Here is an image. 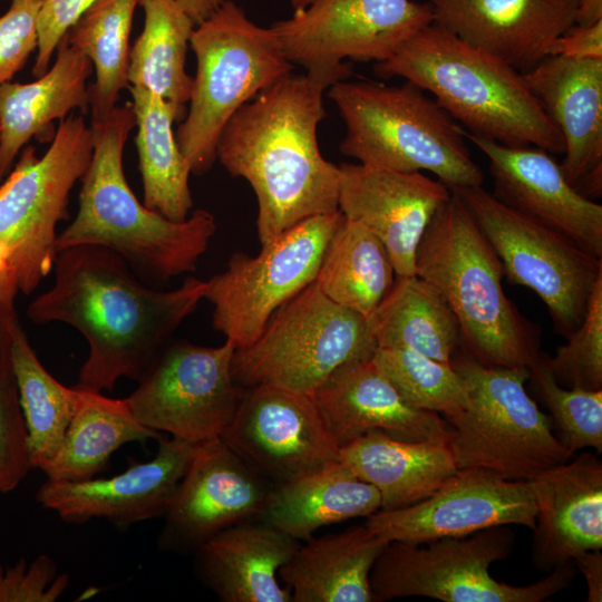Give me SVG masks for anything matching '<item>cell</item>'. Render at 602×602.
I'll use <instances>...</instances> for the list:
<instances>
[{"mask_svg": "<svg viewBox=\"0 0 602 602\" xmlns=\"http://www.w3.org/2000/svg\"><path fill=\"white\" fill-rule=\"evenodd\" d=\"M388 541L366 524L311 537L280 569L292 602H376L371 569Z\"/></svg>", "mask_w": 602, "mask_h": 602, "instance_id": "obj_29", "label": "cell"}, {"mask_svg": "<svg viewBox=\"0 0 602 602\" xmlns=\"http://www.w3.org/2000/svg\"><path fill=\"white\" fill-rule=\"evenodd\" d=\"M51 287L28 305L38 324L78 330L89 352L79 390H113L119 378L138 380L205 297L206 281L187 276L168 291L143 281L118 254L97 245L57 253Z\"/></svg>", "mask_w": 602, "mask_h": 602, "instance_id": "obj_1", "label": "cell"}, {"mask_svg": "<svg viewBox=\"0 0 602 602\" xmlns=\"http://www.w3.org/2000/svg\"><path fill=\"white\" fill-rule=\"evenodd\" d=\"M469 210L496 252L506 279L533 290L555 332L567 338L582 322L602 276V258L503 204L483 186L448 187Z\"/></svg>", "mask_w": 602, "mask_h": 602, "instance_id": "obj_12", "label": "cell"}, {"mask_svg": "<svg viewBox=\"0 0 602 602\" xmlns=\"http://www.w3.org/2000/svg\"><path fill=\"white\" fill-rule=\"evenodd\" d=\"M43 0H11L0 16V85L11 81L38 48V17Z\"/></svg>", "mask_w": 602, "mask_h": 602, "instance_id": "obj_43", "label": "cell"}, {"mask_svg": "<svg viewBox=\"0 0 602 602\" xmlns=\"http://www.w3.org/2000/svg\"><path fill=\"white\" fill-rule=\"evenodd\" d=\"M602 21V0H579L574 25L588 27Z\"/></svg>", "mask_w": 602, "mask_h": 602, "instance_id": "obj_50", "label": "cell"}, {"mask_svg": "<svg viewBox=\"0 0 602 602\" xmlns=\"http://www.w3.org/2000/svg\"><path fill=\"white\" fill-rule=\"evenodd\" d=\"M272 487L221 437L196 445L164 514L159 546L194 553L223 530L259 520Z\"/></svg>", "mask_w": 602, "mask_h": 602, "instance_id": "obj_18", "label": "cell"}, {"mask_svg": "<svg viewBox=\"0 0 602 602\" xmlns=\"http://www.w3.org/2000/svg\"><path fill=\"white\" fill-rule=\"evenodd\" d=\"M19 323L14 301L0 299V493L16 489L31 469L12 359Z\"/></svg>", "mask_w": 602, "mask_h": 602, "instance_id": "obj_40", "label": "cell"}, {"mask_svg": "<svg viewBox=\"0 0 602 602\" xmlns=\"http://www.w3.org/2000/svg\"><path fill=\"white\" fill-rule=\"evenodd\" d=\"M292 14L270 26L284 57L310 69L344 59L381 62L434 22L428 2L414 0H290Z\"/></svg>", "mask_w": 602, "mask_h": 602, "instance_id": "obj_15", "label": "cell"}, {"mask_svg": "<svg viewBox=\"0 0 602 602\" xmlns=\"http://www.w3.org/2000/svg\"><path fill=\"white\" fill-rule=\"evenodd\" d=\"M137 133L135 144L143 181V203L172 221L192 213L191 168L173 130V105L138 86H129Z\"/></svg>", "mask_w": 602, "mask_h": 602, "instance_id": "obj_31", "label": "cell"}, {"mask_svg": "<svg viewBox=\"0 0 602 602\" xmlns=\"http://www.w3.org/2000/svg\"><path fill=\"white\" fill-rule=\"evenodd\" d=\"M464 135L488 159L498 201L602 258V205L576 191L551 153Z\"/></svg>", "mask_w": 602, "mask_h": 602, "instance_id": "obj_21", "label": "cell"}, {"mask_svg": "<svg viewBox=\"0 0 602 602\" xmlns=\"http://www.w3.org/2000/svg\"><path fill=\"white\" fill-rule=\"evenodd\" d=\"M376 348L367 318L312 282L273 313L253 343L235 350L232 375L242 388L272 383L313 395L338 368L371 358Z\"/></svg>", "mask_w": 602, "mask_h": 602, "instance_id": "obj_10", "label": "cell"}, {"mask_svg": "<svg viewBox=\"0 0 602 602\" xmlns=\"http://www.w3.org/2000/svg\"><path fill=\"white\" fill-rule=\"evenodd\" d=\"M378 348L409 349L450 363L460 348L458 321L441 295L419 276H397L367 318Z\"/></svg>", "mask_w": 602, "mask_h": 602, "instance_id": "obj_33", "label": "cell"}, {"mask_svg": "<svg viewBox=\"0 0 602 602\" xmlns=\"http://www.w3.org/2000/svg\"><path fill=\"white\" fill-rule=\"evenodd\" d=\"M154 458L109 478L47 479L37 502L68 523L103 518L118 527L164 516L194 456L196 445L158 439Z\"/></svg>", "mask_w": 602, "mask_h": 602, "instance_id": "obj_20", "label": "cell"}, {"mask_svg": "<svg viewBox=\"0 0 602 602\" xmlns=\"http://www.w3.org/2000/svg\"><path fill=\"white\" fill-rule=\"evenodd\" d=\"M415 274L448 304L459 324L460 348L480 363L528 368L537 359V329L505 294L499 258L453 192L421 237Z\"/></svg>", "mask_w": 602, "mask_h": 602, "instance_id": "obj_5", "label": "cell"}, {"mask_svg": "<svg viewBox=\"0 0 602 602\" xmlns=\"http://www.w3.org/2000/svg\"><path fill=\"white\" fill-rule=\"evenodd\" d=\"M371 360L412 407L441 414L459 412L467 400L463 377L444 363L404 348H376Z\"/></svg>", "mask_w": 602, "mask_h": 602, "instance_id": "obj_38", "label": "cell"}, {"mask_svg": "<svg viewBox=\"0 0 602 602\" xmlns=\"http://www.w3.org/2000/svg\"><path fill=\"white\" fill-rule=\"evenodd\" d=\"M313 397L339 448L372 430L409 441L450 436L444 417L409 405L371 358L338 368Z\"/></svg>", "mask_w": 602, "mask_h": 602, "instance_id": "obj_23", "label": "cell"}, {"mask_svg": "<svg viewBox=\"0 0 602 602\" xmlns=\"http://www.w3.org/2000/svg\"><path fill=\"white\" fill-rule=\"evenodd\" d=\"M221 438L273 485L339 460L313 395L272 383L243 388Z\"/></svg>", "mask_w": 602, "mask_h": 602, "instance_id": "obj_16", "label": "cell"}, {"mask_svg": "<svg viewBox=\"0 0 602 602\" xmlns=\"http://www.w3.org/2000/svg\"><path fill=\"white\" fill-rule=\"evenodd\" d=\"M68 584L69 575L58 574L54 560L46 554L30 564L22 559L8 569L0 563V602H55Z\"/></svg>", "mask_w": 602, "mask_h": 602, "instance_id": "obj_42", "label": "cell"}, {"mask_svg": "<svg viewBox=\"0 0 602 602\" xmlns=\"http://www.w3.org/2000/svg\"><path fill=\"white\" fill-rule=\"evenodd\" d=\"M12 359L30 465L41 469L60 448L78 391L60 383L43 367L20 323L13 336Z\"/></svg>", "mask_w": 602, "mask_h": 602, "instance_id": "obj_37", "label": "cell"}, {"mask_svg": "<svg viewBox=\"0 0 602 602\" xmlns=\"http://www.w3.org/2000/svg\"><path fill=\"white\" fill-rule=\"evenodd\" d=\"M381 507L379 492L340 460L273 485L259 517L288 536L307 541L324 526L368 517Z\"/></svg>", "mask_w": 602, "mask_h": 602, "instance_id": "obj_30", "label": "cell"}, {"mask_svg": "<svg viewBox=\"0 0 602 602\" xmlns=\"http://www.w3.org/2000/svg\"><path fill=\"white\" fill-rule=\"evenodd\" d=\"M450 365L467 388L464 408L444 417L458 469L477 468L505 479L530 480L574 456L527 392V367L486 366L462 348Z\"/></svg>", "mask_w": 602, "mask_h": 602, "instance_id": "obj_7", "label": "cell"}, {"mask_svg": "<svg viewBox=\"0 0 602 602\" xmlns=\"http://www.w3.org/2000/svg\"><path fill=\"white\" fill-rule=\"evenodd\" d=\"M144 27L129 49L127 81L173 105L178 122L187 111L193 77L186 54L195 23L176 0H138Z\"/></svg>", "mask_w": 602, "mask_h": 602, "instance_id": "obj_34", "label": "cell"}, {"mask_svg": "<svg viewBox=\"0 0 602 602\" xmlns=\"http://www.w3.org/2000/svg\"><path fill=\"white\" fill-rule=\"evenodd\" d=\"M346 134L340 152L359 163L398 172L427 171L447 187L482 186L464 128L412 82L338 80L328 88Z\"/></svg>", "mask_w": 602, "mask_h": 602, "instance_id": "obj_6", "label": "cell"}, {"mask_svg": "<svg viewBox=\"0 0 602 602\" xmlns=\"http://www.w3.org/2000/svg\"><path fill=\"white\" fill-rule=\"evenodd\" d=\"M584 197L595 201L602 195V164L586 172L573 185Z\"/></svg>", "mask_w": 602, "mask_h": 602, "instance_id": "obj_49", "label": "cell"}, {"mask_svg": "<svg viewBox=\"0 0 602 602\" xmlns=\"http://www.w3.org/2000/svg\"><path fill=\"white\" fill-rule=\"evenodd\" d=\"M350 74L348 64L291 72L244 104L222 129L216 161L253 188L261 244L339 210L340 167L322 156L317 130L327 116L324 91Z\"/></svg>", "mask_w": 602, "mask_h": 602, "instance_id": "obj_2", "label": "cell"}, {"mask_svg": "<svg viewBox=\"0 0 602 602\" xmlns=\"http://www.w3.org/2000/svg\"><path fill=\"white\" fill-rule=\"evenodd\" d=\"M547 56L602 59V21L588 27L573 25L548 45Z\"/></svg>", "mask_w": 602, "mask_h": 602, "instance_id": "obj_45", "label": "cell"}, {"mask_svg": "<svg viewBox=\"0 0 602 602\" xmlns=\"http://www.w3.org/2000/svg\"><path fill=\"white\" fill-rule=\"evenodd\" d=\"M95 0H43L38 17V48L32 75L48 69L62 38Z\"/></svg>", "mask_w": 602, "mask_h": 602, "instance_id": "obj_44", "label": "cell"}, {"mask_svg": "<svg viewBox=\"0 0 602 602\" xmlns=\"http://www.w3.org/2000/svg\"><path fill=\"white\" fill-rule=\"evenodd\" d=\"M196 57L188 108L175 136L191 173L216 161L219 136L231 117L260 91L291 74L294 65L269 28L254 23L232 0L195 26Z\"/></svg>", "mask_w": 602, "mask_h": 602, "instance_id": "obj_8", "label": "cell"}, {"mask_svg": "<svg viewBox=\"0 0 602 602\" xmlns=\"http://www.w3.org/2000/svg\"><path fill=\"white\" fill-rule=\"evenodd\" d=\"M535 503L532 561L550 572L602 547V463L582 453L530 479Z\"/></svg>", "mask_w": 602, "mask_h": 602, "instance_id": "obj_24", "label": "cell"}, {"mask_svg": "<svg viewBox=\"0 0 602 602\" xmlns=\"http://www.w3.org/2000/svg\"><path fill=\"white\" fill-rule=\"evenodd\" d=\"M93 153V133L82 115L59 122L41 156L25 146L0 183V245L8 253L18 290L32 293L52 271L58 223L69 219V196L85 174Z\"/></svg>", "mask_w": 602, "mask_h": 602, "instance_id": "obj_11", "label": "cell"}, {"mask_svg": "<svg viewBox=\"0 0 602 602\" xmlns=\"http://www.w3.org/2000/svg\"><path fill=\"white\" fill-rule=\"evenodd\" d=\"M195 26L207 19L229 0H176Z\"/></svg>", "mask_w": 602, "mask_h": 602, "instance_id": "obj_47", "label": "cell"}, {"mask_svg": "<svg viewBox=\"0 0 602 602\" xmlns=\"http://www.w3.org/2000/svg\"><path fill=\"white\" fill-rule=\"evenodd\" d=\"M395 279L380 240L362 224L344 217L326 249L314 282L329 299L368 318Z\"/></svg>", "mask_w": 602, "mask_h": 602, "instance_id": "obj_35", "label": "cell"}, {"mask_svg": "<svg viewBox=\"0 0 602 602\" xmlns=\"http://www.w3.org/2000/svg\"><path fill=\"white\" fill-rule=\"evenodd\" d=\"M298 541L260 521L230 526L194 553L203 580L224 602H292L279 583L280 569Z\"/></svg>", "mask_w": 602, "mask_h": 602, "instance_id": "obj_27", "label": "cell"}, {"mask_svg": "<svg viewBox=\"0 0 602 602\" xmlns=\"http://www.w3.org/2000/svg\"><path fill=\"white\" fill-rule=\"evenodd\" d=\"M233 342L207 347L167 343L125 398L143 426L193 445L220 438L235 414L243 388L232 375Z\"/></svg>", "mask_w": 602, "mask_h": 602, "instance_id": "obj_14", "label": "cell"}, {"mask_svg": "<svg viewBox=\"0 0 602 602\" xmlns=\"http://www.w3.org/2000/svg\"><path fill=\"white\" fill-rule=\"evenodd\" d=\"M530 389L547 409L551 427L574 455L584 448L602 453V390L565 388L544 363L542 352L528 367Z\"/></svg>", "mask_w": 602, "mask_h": 602, "instance_id": "obj_39", "label": "cell"}, {"mask_svg": "<svg viewBox=\"0 0 602 602\" xmlns=\"http://www.w3.org/2000/svg\"><path fill=\"white\" fill-rule=\"evenodd\" d=\"M138 0H95L66 33L69 46L93 64L91 120L107 116L128 89L129 36Z\"/></svg>", "mask_w": 602, "mask_h": 602, "instance_id": "obj_36", "label": "cell"}, {"mask_svg": "<svg viewBox=\"0 0 602 602\" xmlns=\"http://www.w3.org/2000/svg\"><path fill=\"white\" fill-rule=\"evenodd\" d=\"M135 127L130 101L91 120L93 153L81 177L76 217L56 240L57 253L77 245H97L123 258L146 283L165 282L193 272L216 231L206 210L172 221L140 203L129 187L123 153Z\"/></svg>", "mask_w": 602, "mask_h": 602, "instance_id": "obj_3", "label": "cell"}, {"mask_svg": "<svg viewBox=\"0 0 602 602\" xmlns=\"http://www.w3.org/2000/svg\"><path fill=\"white\" fill-rule=\"evenodd\" d=\"M339 460L377 488L380 509L420 502L458 470L448 439L409 441L379 430L340 447Z\"/></svg>", "mask_w": 602, "mask_h": 602, "instance_id": "obj_28", "label": "cell"}, {"mask_svg": "<svg viewBox=\"0 0 602 602\" xmlns=\"http://www.w3.org/2000/svg\"><path fill=\"white\" fill-rule=\"evenodd\" d=\"M573 564L585 579L588 602L602 601V553L601 550L585 551L573 559Z\"/></svg>", "mask_w": 602, "mask_h": 602, "instance_id": "obj_46", "label": "cell"}, {"mask_svg": "<svg viewBox=\"0 0 602 602\" xmlns=\"http://www.w3.org/2000/svg\"><path fill=\"white\" fill-rule=\"evenodd\" d=\"M383 78L400 77L433 98L469 134L507 146L564 154L563 137L523 74L433 22L389 59Z\"/></svg>", "mask_w": 602, "mask_h": 602, "instance_id": "obj_4", "label": "cell"}, {"mask_svg": "<svg viewBox=\"0 0 602 602\" xmlns=\"http://www.w3.org/2000/svg\"><path fill=\"white\" fill-rule=\"evenodd\" d=\"M522 74L563 137L560 165L574 185L602 164V59L547 56Z\"/></svg>", "mask_w": 602, "mask_h": 602, "instance_id": "obj_25", "label": "cell"}, {"mask_svg": "<svg viewBox=\"0 0 602 602\" xmlns=\"http://www.w3.org/2000/svg\"><path fill=\"white\" fill-rule=\"evenodd\" d=\"M338 208L375 234L386 247L397 276L415 275L421 237L452 192L421 172H398L341 164Z\"/></svg>", "mask_w": 602, "mask_h": 602, "instance_id": "obj_19", "label": "cell"}, {"mask_svg": "<svg viewBox=\"0 0 602 602\" xmlns=\"http://www.w3.org/2000/svg\"><path fill=\"white\" fill-rule=\"evenodd\" d=\"M343 219L339 210L314 215L262 244L255 256L232 254L225 270L206 281L213 328L236 349L253 343L273 313L314 282Z\"/></svg>", "mask_w": 602, "mask_h": 602, "instance_id": "obj_13", "label": "cell"}, {"mask_svg": "<svg viewBox=\"0 0 602 602\" xmlns=\"http://www.w3.org/2000/svg\"><path fill=\"white\" fill-rule=\"evenodd\" d=\"M75 411L55 457L41 470L51 480L93 478L110 456L132 441L161 439L158 431L143 426L126 399L77 389Z\"/></svg>", "mask_w": 602, "mask_h": 602, "instance_id": "obj_32", "label": "cell"}, {"mask_svg": "<svg viewBox=\"0 0 602 602\" xmlns=\"http://www.w3.org/2000/svg\"><path fill=\"white\" fill-rule=\"evenodd\" d=\"M514 542L509 525L426 543L390 541L371 569V591L376 602L406 596L444 602H542L572 582L573 562L524 586L493 577L491 565L505 560Z\"/></svg>", "mask_w": 602, "mask_h": 602, "instance_id": "obj_9", "label": "cell"}, {"mask_svg": "<svg viewBox=\"0 0 602 602\" xmlns=\"http://www.w3.org/2000/svg\"><path fill=\"white\" fill-rule=\"evenodd\" d=\"M536 512L530 480L464 468L427 498L401 508L379 509L365 524L388 542L426 543L501 525L533 530Z\"/></svg>", "mask_w": 602, "mask_h": 602, "instance_id": "obj_17", "label": "cell"}, {"mask_svg": "<svg viewBox=\"0 0 602 602\" xmlns=\"http://www.w3.org/2000/svg\"><path fill=\"white\" fill-rule=\"evenodd\" d=\"M18 292L16 276L8 253L0 245V299L14 301Z\"/></svg>", "mask_w": 602, "mask_h": 602, "instance_id": "obj_48", "label": "cell"}, {"mask_svg": "<svg viewBox=\"0 0 602 602\" xmlns=\"http://www.w3.org/2000/svg\"><path fill=\"white\" fill-rule=\"evenodd\" d=\"M56 51L52 66L36 80L0 85V183L32 137L51 140L54 120L65 119L75 109L81 115L89 110L91 61L65 37Z\"/></svg>", "mask_w": 602, "mask_h": 602, "instance_id": "obj_26", "label": "cell"}, {"mask_svg": "<svg viewBox=\"0 0 602 602\" xmlns=\"http://www.w3.org/2000/svg\"><path fill=\"white\" fill-rule=\"evenodd\" d=\"M556 349L542 353L555 381L565 388L602 390V276L598 279L580 326Z\"/></svg>", "mask_w": 602, "mask_h": 602, "instance_id": "obj_41", "label": "cell"}, {"mask_svg": "<svg viewBox=\"0 0 602 602\" xmlns=\"http://www.w3.org/2000/svg\"><path fill=\"white\" fill-rule=\"evenodd\" d=\"M434 22L525 72L575 21L579 0H428Z\"/></svg>", "mask_w": 602, "mask_h": 602, "instance_id": "obj_22", "label": "cell"}]
</instances>
